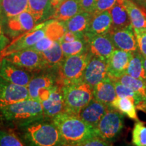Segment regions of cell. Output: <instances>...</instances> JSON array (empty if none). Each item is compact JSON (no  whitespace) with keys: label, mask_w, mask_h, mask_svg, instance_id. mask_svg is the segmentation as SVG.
Instances as JSON below:
<instances>
[{"label":"cell","mask_w":146,"mask_h":146,"mask_svg":"<svg viewBox=\"0 0 146 146\" xmlns=\"http://www.w3.org/2000/svg\"><path fill=\"white\" fill-rule=\"evenodd\" d=\"M45 118L41 102L30 98L0 108V122L8 127H24Z\"/></svg>","instance_id":"cell-1"},{"label":"cell","mask_w":146,"mask_h":146,"mask_svg":"<svg viewBox=\"0 0 146 146\" xmlns=\"http://www.w3.org/2000/svg\"><path fill=\"white\" fill-rule=\"evenodd\" d=\"M59 131L63 145H78L88 139L97 135L95 128L84 122L78 116L60 113L52 118Z\"/></svg>","instance_id":"cell-2"},{"label":"cell","mask_w":146,"mask_h":146,"mask_svg":"<svg viewBox=\"0 0 146 146\" xmlns=\"http://www.w3.org/2000/svg\"><path fill=\"white\" fill-rule=\"evenodd\" d=\"M64 112L78 116L94 98L93 87L83 81L61 86Z\"/></svg>","instance_id":"cell-3"},{"label":"cell","mask_w":146,"mask_h":146,"mask_svg":"<svg viewBox=\"0 0 146 146\" xmlns=\"http://www.w3.org/2000/svg\"><path fill=\"white\" fill-rule=\"evenodd\" d=\"M92 54L89 51L65 57L58 68L57 84L60 86L83 81L84 72Z\"/></svg>","instance_id":"cell-4"},{"label":"cell","mask_w":146,"mask_h":146,"mask_svg":"<svg viewBox=\"0 0 146 146\" xmlns=\"http://www.w3.org/2000/svg\"><path fill=\"white\" fill-rule=\"evenodd\" d=\"M26 138L33 145L37 146L63 145L59 131L52 123L43 120L33 122L24 127Z\"/></svg>","instance_id":"cell-5"},{"label":"cell","mask_w":146,"mask_h":146,"mask_svg":"<svg viewBox=\"0 0 146 146\" xmlns=\"http://www.w3.org/2000/svg\"><path fill=\"white\" fill-rule=\"evenodd\" d=\"M48 21L43 22L35 27L31 30L18 36L9 43L3 49L0 54V61L12 53L21 51L31 47L43 36L46 35L47 25Z\"/></svg>","instance_id":"cell-6"},{"label":"cell","mask_w":146,"mask_h":146,"mask_svg":"<svg viewBox=\"0 0 146 146\" xmlns=\"http://www.w3.org/2000/svg\"><path fill=\"white\" fill-rule=\"evenodd\" d=\"M123 128V114L110 105L104 115L95 127V131L98 136L110 141L119 135Z\"/></svg>","instance_id":"cell-7"},{"label":"cell","mask_w":146,"mask_h":146,"mask_svg":"<svg viewBox=\"0 0 146 146\" xmlns=\"http://www.w3.org/2000/svg\"><path fill=\"white\" fill-rule=\"evenodd\" d=\"M5 58L15 65L31 72H38L47 67L41 53L29 48L12 53Z\"/></svg>","instance_id":"cell-8"},{"label":"cell","mask_w":146,"mask_h":146,"mask_svg":"<svg viewBox=\"0 0 146 146\" xmlns=\"http://www.w3.org/2000/svg\"><path fill=\"white\" fill-rule=\"evenodd\" d=\"M57 84V77L52 74H41L33 76L27 85L29 98L41 102L45 100L50 89Z\"/></svg>","instance_id":"cell-9"},{"label":"cell","mask_w":146,"mask_h":146,"mask_svg":"<svg viewBox=\"0 0 146 146\" xmlns=\"http://www.w3.org/2000/svg\"><path fill=\"white\" fill-rule=\"evenodd\" d=\"M88 45V50L94 56H96L107 61L115 50L109 33L92 35L89 33L84 34Z\"/></svg>","instance_id":"cell-10"},{"label":"cell","mask_w":146,"mask_h":146,"mask_svg":"<svg viewBox=\"0 0 146 146\" xmlns=\"http://www.w3.org/2000/svg\"><path fill=\"white\" fill-rule=\"evenodd\" d=\"M32 73L15 65L7 58L1 60L0 76L14 85L27 87L33 76Z\"/></svg>","instance_id":"cell-11"},{"label":"cell","mask_w":146,"mask_h":146,"mask_svg":"<svg viewBox=\"0 0 146 146\" xmlns=\"http://www.w3.org/2000/svg\"><path fill=\"white\" fill-rule=\"evenodd\" d=\"M29 98L27 87L14 85L0 76V108Z\"/></svg>","instance_id":"cell-12"},{"label":"cell","mask_w":146,"mask_h":146,"mask_svg":"<svg viewBox=\"0 0 146 146\" xmlns=\"http://www.w3.org/2000/svg\"><path fill=\"white\" fill-rule=\"evenodd\" d=\"M108 33L115 48L131 52L138 50L136 36L132 25L125 28L110 29Z\"/></svg>","instance_id":"cell-13"},{"label":"cell","mask_w":146,"mask_h":146,"mask_svg":"<svg viewBox=\"0 0 146 146\" xmlns=\"http://www.w3.org/2000/svg\"><path fill=\"white\" fill-rule=\"evenodd\" d=\"M132 57V52L115 49L107 60V73L112 80L125 74Z\"/></svg>","instance_id":"cell-14"},{"label":"cell","mask_w":146,"mask_h":146,"mask_svg":"<svg viewBox=\"0 0 146 146\" xmlns=\"http://www.w3.org/2000/svg\"><path fill=\"white\" fill-rule=\"evenodd\" d=\"M107 76L106 61L92 55L85 68L83 81L93 87Z\"/></svg>","instance_id":"cell-15"},{"label":"cell","mask_w":146,"mask_h":146,"mask_svg":"<svg viewBox=\"0 0 146 146\" xmlns=\"http://www.w3.org/2000/svg\"><path fill=\"white\" fill-rule=\"evenodd\" d=\"M45 118H52L60 113L64 112V105L61 86L54 85L47 98L41 102Z\"/></svg>","instance_id":"cell-16"},{"label":"cell","mask_w":146,"mask_h":146,"mask_svg":"<svg viewBox=\"0 0 146 146\" xmlns=\"http://www.w3.org/2000/svg\"><path fill=\"white\" fill-rule=\"evenodd\" d=\"M36 25V23L33 16L28 10L8 18L7 23L8 30L14 36H19L31 30Z\"/></svg>","instance_id":"cell-17"},{"label":"cell","mask_w":146,"mask_h":146,"mask_svg":"<svg viewBox=\"0 0 146 146\" xmlns=\"http://www.w3.org/2000/svg\"><path fill=\"white\" fill-rule=\"evenodd\" d=\"M109 106L93 98L80 112L78 116L84 122L95 128L107 111Z\"/></svg>","instance_id":"cell-18"},{"label":"cell","mask_w":146,"mask_h":146,"mask_svg":"<svg viewBox=\"0 0 146 146\" xmlns=\"http://www.w3.org/2000/svg\"><path fill=\"white\" fill-rule=\"evenodd\" d=\"M93 93L94 99L107 105H110L117 97L114 81L108 75L93 87Z\"/></svg>","instance_id":"cell-19"},{"label":"cell","mask_w":146,"mask_h":146,"mask_svg":"<svg viewBox=\"0 0 146 146\" xmlns=\"http://www.w3.org/2000/svg\"><path fill=\"white\" fill-rule=\"evenodd\" d=\"M112 28V18L109 10L92 14L87 33L92 35L108 33Z\"/></svg>","instance_id":"cell-20"},{"label":"cell","mask_w":146,"mask_h":146,"mask_svg":"<svg viewBox=\"0 0 146 146\" xmlns=\"http://www.w3.org/2000/svg\"><path fill=\"white\" fill-rule=\"evenodd\" d=\"M127 10L133 30L146 27V10L132 0H121Z\"/></svg>","instance_id":"cell-21"},{"label":"cell","mask_w":146,"mask_h":146,"mask_svg":"<svg viewBox=\"0 0 146 146\" xmlns=\"http://www.w3.org/2000/svg\"><path fill=\"white\" fill-rule=\"evenodd\" d=\"M81 11L79 0H63L55 8L51 19L65 22Z\"/></svg>","instance_id":"cell-22"},{"label":"cell","mask_w":146,"mask_h":146,"mask_svg":"<svg viewBox=\"0 0 146 146\" xmlns=\"http://www.w3.org/2000/svg\"><path fill=\"white\" fill-rule=\"evenodd\" d=\"M91 16V13L81 11L68 21L62 23L65 30L83 35L87 32Z\"/></svg>","instance_id":"cell-23"},{"label":"cell","mask_w":146,"mask_h":146,"mask_svg":"<svg viewBox=\"0 0 146 146\" xmlns=\"http://www.w3.org/2000/svg\"><path fill=\"white\" fill-rule=\"evenodd\" d=\"M109 12L112 18L111 29L125 28L131 25L130 18L121 0H117Z\"/></svg>","instance_id":"cell-24"},{"label":"cell","mask_w":146,"mask_h":146,"mask_svg":"<svg viewBox=\"0 0 146 146\" xmlns=\"http://www.w3.org/2000/svg\"><path fill=\"white\" fill-rule=\"evenodd\" d=\"M110 106L128 118L135 121L139 120L135 104L132 98L117 96L111 103Z\"/></svg>","instance_id":"cell-25"},{"label":"cell","mask_w":146,"mask_h":146,"mask_svg":"<svg viewBox=\"0 0 146 146\" xmlns=\"http://www.w3.org/2000/svg\"><path fill=\"white\" fill-rule=\"evenodd\" d=\"M144 58L139 50L132 52V57L125 74L133 78L146 81V72L143 66Z\"/></svg>","instance_id":"cell-26"},{"label":"cell","mask_w":146,"mask_h":146,"mask_svg":"<svg viewBox=\"0 0 146 146\" xmlns=\"http://www.w3.org/2000/svg\"><path fill=\"white\" fill-rule=\"evenodd\" d=\"M2 15L8 18L28 10V0H0Z\"/></svg>","instance_id":"cell-27"},{"label":"cell","mask_w":146,"mask_h":146,"mask_svg":"<svg viewBox=\"0 0 146 146\" xmlns=\"http://www.w3.org/2000/svg\"><path fill=\"white\" fill-rule=\"evenodd\" d=\"M51 8L50 0H28V10L33 14L36 24L47 17Z\"/></svg>","instance_id":"cell-28"},{"label":"cell","mask_w":146,"mask_h":146,"mask_svg":"<svg viewBox=\"0 0 146 146\" xmlns=\"http://www.w3.org/2000/svg\"><path fill=\"white\" fill-rule=\"evenodd\" d=\"M41 54L43 55L47 67H59L65 58L59 40H56L52 47L42 52Z\"/></svg>","instance_id":"cell-29"},{"label":"cell","mask_w":146,"mask_h":146,"mask_svg":"<svg viewBox=\"0 0 146 146\" xmlns=\"http://www.w3.org/2000/svg\"><path fill=\"white\" fill-rule=\"evenodd\" d=\"M60 43L64 57H68L88 51V45L84 35L81 37L73 41H60Z\"/></svg>","instance_id":"cell-30"},{"label":"cell","mask_w":146,"mask_h":146,"mask_svg":"<svg viewBox=\"0 0 146 146\" xmlns=\"http://www.w3.org/2000/svg\"><path fill=\"white\" fill-rule=\"evenodd\" d=\"M113 81H117L123 85L133 89L146 100V81L133 78L127 74H124Z\"/></svg>","instance_id":"cell-31"},{"label":"cell","mask_w":146,"mask_h":146,"mask_svg":"<svg viewBox=\"0 0 146 146\" xmlns=\"http://www.w3.org/2000/svg\"><path fill=\"white\" fill-rule=\"evenodd\" d=\"M115 90H116V96L118 97H129V98H132L134 100L136 108L139 107L144 102H146L142 98L141 96L133 91L129 87L120 83V82L117 81H114Z\"/></svg>","instance_id":"cell-32"},{"label":"cell","mask_w":146,"mask_h":146,"mask_svg":"<svg viewBox=\"0 0 146 146\" xmlns=\"http://www.w3.org/2000/svg\"><path fill=\"white\" fill-rule=\"evenodd\" d=\"M133 144L137 146H146V126L142 122L137 121L132 132Z\"/></svg>","instance_id":"cell-33"},{"label":"cell","mask_w":146,"mask_h":146,"mask_svg":"<svg viewBox=\"0 0 146 146\" xmlns=\"http://www.w3.org/2000/svg\"><path fill=\"white\" fill-rule=\"evenodd\" d=\"M25 145L18 136L10 131L0 130V146H23Z\"/></svg>","instance_id":"cell-34"},{"label":"cell","mask_w":146,"mask_h":146,"mask_svg":"<svg viewBox=\"0 0 146 146\" xmlns=\"http://www.w3.org/2000/svg\"><path fill=\"white\" fill-rule=\"evenodd\" d=\"M54 41H55L54 39L46 35L42 39H40L39 41L36 42L33 46L30 47L29 49L35 51V52L42 53L51 48L52 45H54Z\"/></svg>","instance_id":"cell-35"},{"label":"cell","mask_w":146,"mask_h":146,"mask_svg":"<svg viewBox=\"0 0 146 146\" xmlns=\"http://www.w3.org/2000/svg\"><path fill=\"white\" fill-rule=\"evenodd\" d=\"M134 31L135 35L138 50L141 52L144 58H146V27Z\"/></svg>","instance_id":"cell-36"},{"label":"cell","mask_w":146,"mask_h":146,"mask_svg":"<svg viewBox=\"0 0 146 146\" xmlns=\"http://www.w3.org/2000/svg\"><path fill=\"white\" fill-rule=\"evenodd\" d=\"M117 0H97L92 14L99 13L104 11L109 10L116 3Z\"/></svg>","instance_id":"cell-37"},{"label":"cell","mask_w":146,"mask_h":146,"mask_svg":"<svg viewBox=\"0 0 146 146\" xmlns=\"http://www.w3.org/2000/svg\"><path fill=\"white\" fill-rule=\"evenodd\" d=\"M81 146H109L112 145L111 141H106V140L103 139L98 135H95L92 137L88 139L83 142L81 144Z\"/></svg>","instance_id":"cell-38"},{"label":"cell","mask_w":146,"mask_h":146,"mask_svg":"<svg viewBox=\"0 0 146 146\" xmlns=\"http://www.w3.org/2000/svg\"><path fill=\"white\" fill-rule=\"evenodd\" d=\"M10 41L4 35H0V54L3 49L9 44Z\"/></svg>","instance_id":"cell-39"},{"label":"cell","mask_w":146,"mask_h":146,"mask_svg":"<svg viewBox=\"0 0 146 146\" xmlns=\"http://www.w3.org/2000/svg\"><path fill=\"white\" fill-rule=\"evenodd\" d=\"M132 1L135 2L137 4H138L139 6L142 7L146 10V0H132Z\"/></svg>","instance_id":"cell-40"},{"label":"cell","mask_w":146,"mask_h":146,"mask_svg":"<svg viewBox=\"0 0 146 146\" xmlns=\"http://www.w3.org/2000/svg\"><path fill=\"white\" fill-rule=\"evenodd\" d=\"M62 1L63 0H50L51 6L52 8L55 9Z\"/></svg>","instance_id":"cell-41"},{"label":"cell","mask_w":146,"mask_h":146,"mask_svg":"<svg viewBox=\"0 0 146 146\" xmlns=\"http://www.w3.org/2000/svg\"><path fill=\"white\" fill-rule=\"evenodd\" d=\"M3 29H2V13H1V8H0V35H3Z\"/></svg>","instance_id":"cell-42"},{"label":"cell","mask_w":146,"mask_h":146,"mask_svg":"<svg viewBox=\"0 0 146 146\" xmlns=\"http://www.w3.org/2000/svg\"><path fill=\"white\" fill-rule=\"evenodd\" d=\"M143 66H144V68H145V72H146V58H144Z\"/></svg>","instance_id":"cell-43"},{"label":"cell","mask_w":146,"mask_h":146,"mask_svg":"<svg viewBox=\"0 0 146 146\" xmlns=\"http://www.w3.org/2000/svg\"><path fill=\"white\" fill-rule=\"evenodd\" d=\"M0 66H1V61H0Z\"/></svg>","instance_id":"cell-44"},{"label":"cell","mask_w":146,"mask_h":146,"mask_svg":"<svg viewBox=\"0 0 146 146\" xmlns=\"http://www.w3.org/2000/svg\"><path fill=\"white\" fill-rule=\"evenodd\" d=\"M79 1H80V0H79Z\"/></svg>","instance_id":"cell-45"}]
</instances>
